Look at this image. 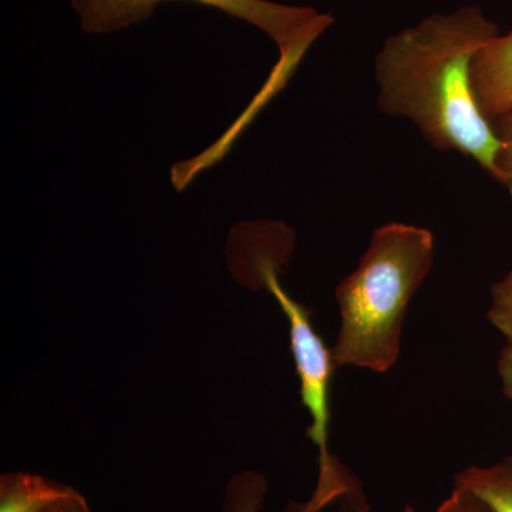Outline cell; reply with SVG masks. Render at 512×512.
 Listing matches in <instances>:
<instances>
[{
	"instance_id": "3",
	"label": "cell",
	"mask_w": 512,
	"mask_h": 512,
	"mask_svg": "<svg viewBox=\"0 0 512 512\" xmlns=\"http://www.w3.org/2000/svg\"><path fill=\"white\" fill-rule=\"evenodd\" d=\"M262 282L289 323V338L296 372L301 380L303 406L311 414L312 423L306 436L318 447L319 477L312 497L305 503L293 504L295 512H369L366 494L359 478L333 456L329 448V392L333 370L332 350L326 348L311 323V312L291 298L279 284L272 264L259 268Z\"/></svg>"
},
{
	"instance_id": "9",
	"label": "cell",
	"mask_w": 512,
	"mask_h": 512,
	"mask_svg": "<svg viewBox=\"0 0 512 512\" xmlns=\"http://www.w3.org/2000/svg\"><path fill=\"white\" fill-rule=\"evenodd\" d=\"M490 311L487 318L512 346V271L491 288Z\"/></svg>"
},
{
	"instance_id": "2",
	"label": "cell",
	"mask_w": 512,
	"mask_h": 512,
	"mask_svg": "<svg viewBox=\"0 0 512 512\" xmlns=\"http://www.w3.org/2000/svg\"><path fill=\"white\" fill-rule=\"evenodd\" d=\"M433 258L429 229L400 222L375 229L359 266L336 286L342 318L332 348L336 367L386 373L396 365L407 308Z\"/></svg>"
},
{
	"instance_id": "4",
	"label": "cell",
	"mask_w": 512,
	"mask_h": 512,
	"mask_svg": "<svg viewBox=\"0 0 512 512\" xmlns=\"http://www.w3.org/2000/svg\"><path fill=\"white\" fill-rule=\"evenodd\" d=\"M164 0H73L83 30L113 33L150 19ZM251 23L278 45L281 60L301 59L308 47L333 23V18L306 6L271 0H192Z\"/></svg>"
},
{
	"instance_id": "5",
	"label": "cell",
	"mask_w": 512,
	"mask_h": 512,
	"mask_svg": "<svg viewBox=\"0 0 512 512\" xmlns=\"http://www.w3.org/2000/svg\"><path fill=\"white\" fill-rule=\"evenodd\" d=\"M471 86L485 119L493 123L512 111V32L478 50L471 63Z\"/></svg>"
},
{
	"instance_id": "7",
	"label": "cell",
	"mask_w": 512,
	"mask_h": 512,
	"mask_svg": "<svg viewBox=\"0 0 512 512\" xmlns=\"http://www.w3.org/2000/svg\"><path fill=\"white\" fill-rule=\"evenodd\" d=\"M494 512H512V454L490 467H468L454 478Z\"/></svg>"
},
{
	"instance_id": "13",
	"label": "cell",
	"mask_w": 512,
	"mask_h": 512,
	"mask_svg": "<svg viewBox=\"0 0 512 512\" xmlns=\"http://www.w3.org/2000/svg\"><path fill=\"white\" fill-rule=\"evenodd\" d=\"M40 512H90L86 498L82 494L74 491L69 497L57 500L56 503L50 504L45 510Z\"/></svg>"
},
{
	"instance_id": "6",
	"label": "cell",
	"mask_w": 512,
	"mask_h": 512,
	"mask_svg": "<svg viewBox=\"0 0 512 512\" xmlns=\"http://www.w3.org/2000/svg\"><path fill=\"white\" fill-rule=\"evenodd\" d=\"M74 491L35 474H5L0 478V512H40Z\"/></svg>"
},
{
	"instance_id": "8",
	"label": "cell",
	"mask_w": 512,
	"mask_h": 512,
	"mask_svg": "<svg viewBox=\"0 0 512 512\" xmlns=\"http://www.w3.org/2000/svg\"><path fill=\"white\" fill-rule=\"evenodd\" d=\"M268 481L255 471H244L232 477L224 498V512H261Z\"/></svg>"
},
{
	"instance_id": "11",
	"label": "cell",
	"mask_w": 512,
	"mask_h": 512,
	"mask_svg": "<svg viewBox=\"0 0 512 512\" xmlns=\"http://www.w3.org/2000/svg\"><path fill=\"white\" fill-rule=\"evenodd\" d=\"M403 512H416L413 507L406 505ZM434 512H494L488 507L487 504L474 494L473 491L468 490L461 485H454V490L451 491L450 497L446 498L439 505Z\"/></svg>"
},
{
	"instance_id": "14",
	"label": "cell",
	"mask_w": 512,
	"mask_h": 512,
	"mask_svg": "<svg viewBox=\"0 0 512 512\" xmlns=\"http://www.w3.org/2000/svg\"><path fill=\"white\" fill-rule=\"evenodd\" d=\"M511 113H512V111H511ZM508 114H510V113H508Z\"/></svg>"
},
{
	"instance_id": "10",
	"label": "cell",
	"mask_w": 512,
	"mask_h": 512,
	"mask_svg": "<svg viewBox=\"0 0 512 512\" xmlns=\"http://www.w3.org/2000/svg\"><path fill=\"white\" fill-rule=\"evenodd\" d=\"M491 124L501 143L495 160V180L503 184L512 195V113L494 120Z\"/></svg>"
},
{
	"instance_id": "1",
	"label": "cell",
	"mask_w": 512,
	"mask_h": 512,
	"mask_svg": "<svg viewBox=\"0 0 512 512\" xmlns=\"http://www.w3.org/2000/svg\"><path fill=\"white\" fill-rule=\"evenodd\" d=\"M500 35L478 6L437 13L384 40L375 62L383 114L412 120L437 150H453L497 174L501 143L471 86V63Z\"/></svg>"
},
{
	"instance_id": "12",
	"label": "cell",
	"mask_w": 512,
	"mask_h": 512,
	"mask_svg": "<svg viewBox=\"0 0 512 512\" xmlns=\"http://www.w3.org/2000/svg\"><path fill=\"white\" fill-rule=\"evenodd\" d=\"M498 375H500L501 386L504 396L512 402V346L505 345L501 350L497 362Z\"/></svg>"
}]
</instances>
